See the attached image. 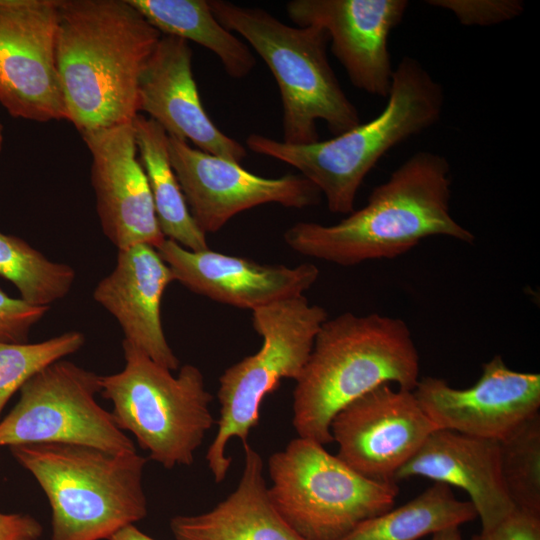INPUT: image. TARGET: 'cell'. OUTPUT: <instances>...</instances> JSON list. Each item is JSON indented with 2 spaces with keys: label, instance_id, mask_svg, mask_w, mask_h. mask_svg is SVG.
Returning <instances> with one entry per match:
<instances>
[{
  "label": "cell",
  "instance_id": "1",
  "mask_svg": "<svg viewBox=\"0 0 540 540\" xmlns=\"http://www.w3.org/2000/svg\"><path fill=\"white\" fill-rule=\"evenodd\" d=\"M161 35L128 0H59L56 65L80 134L139 114L140 76Z\"/></svg>",
  "mask_w": 540,
  "mask_h": 540
},
{
  "label": "cell",
  "instance_id": "2",
  "mask_svg": "<svg viewBox=\"0 0 540 540\" xmlns=\"http://www.w3.org/2000/svg\"><path fill=\"white\" fill-rule=\"evenodd\" d=\"M450 166L421 151L375 187L364 207L334 225L298 222L284 233L297 253L341 266L397 257L432 236L472 243L474 235L450 213Z\"/></svg>",
  "mask_w": 540,
  "mask_h": 540
},
{
  "label": "cell",
  "instance_id": "3",
  "mask_svg": "<svg viewBox=\"0 0 540 540\" xmlns=\"http://www.w3.org/2000/svg\"><path fill=\"white\" fill-rule=\"evenodd\" d=\"M418 381V350L402 319L343 313L316 334L295 381L292 425L298 437L331 443V421L347 404L382 384L413 391Z\"/></svg>",
  "mask_w": 540,
  "mask_h": 540
},
{
  "label": "cell",
  "instance_id": "4",
  "mask_svg": "<svg viewBox=\"0 0 540 540\" xmlns=\"http://www.w3.org/2000/svg\"><path fill=\"white\" fill-rule=\"evenodd\" d=\"M387 98L375 118L332 139L294 145L253 133L246 145L296 168L319 189L332 213L350 214L363 180L379 159L436 123L444 105L441 84L409 56L394 69Z\"/></svg>",
  "mask_w": 540,
  "mask_h": 540
},
{
  "label": "cell",
  "instance_id": "5",
  "mask_svg": "<svg viewBox=\"0 0 540 540\" xmlns=\"http://www.w3.org/2000/svg\"><path fill=\"white\" fill-rule=\"evenodd\" d=\"M9 450L47 497L50 540H108L147 516L143 476L148 458L137 451L61 443Z\"/></svg>",
  "mask_w": 540,
  "mask_h": 540
},
{
  "label": "cell",
  "instance_id": "6",
  "mask_svg": "<svg viewBox=\"0 0 540 540\" xmlns=\"http://www.w3.org/2000/svg\"><path fill=\"white\" fill-rule=\"evenodd\" d=\"M208 3L219 23L241 35L272 72L283 105V142L318 141V120L335 136L361 123L329 63V37L324 29L290 26L264 9L230 1Z\"/></svg>",
  "mask_w": 540,
  "mask_h": 540
},
{
  "label": "cell",
  "instance_id": "7",
  "mask_svg": "<svg viewBox=\"0 0 540 540\" xmlns=\"http://www.w3.org/2000/svg\"><path fill=\"white\" fill-rule=\"evenodd\" d=\"M122 347L124 368L100 377L116 424L164 468L192 465L215 423L201 370L185 364L174 376L133 345L123 341Z\"/></svg>",
  "mask_w": 540,
  "mask_h": 540
},
{
  "label": "cell",
  "instance_id": "8",
  "mask_svg": "<svg viewBox=\"0 0 540 540\" xmlns=\"http://www.w3.org/2000/svg\"><path fill=\"white\" fill-rule=\"evenodd\" d=\"M327 319L326 310L310 304L304 295L252 311V325L262 345L256 353L229 366L219 378L217 432L205 456L216 483L225 480L232 463L226 454L228 443L234 438L247 442L259 423L264 398L282 379L297 380Z\"/></svg>",
  "mask_w": 540,
  "mask_h": 540
},
{
  "label": "cell",
  "instance_id": "9",
  "mask_svg": "<svg viewBox=\"0 0 540 540\" xmlns=\"http://www.w3.org/2000/svg\"><path fill=\"white\" fill-rule=\"evenodd\" d=\"M269 497L304 540H340L361 522L391 509L397 483L370 480L324 445L301 437L268 458Z\"/></svg>",
  "mask_w": 540,
  "mask_h": 540
},
{
  "label": "cell",
  "instance_id": "10",
  "mask_svg": "<svg viewBox=\"0 0 540 540\" xmlns=\"http://www.w3.org/2000/svg\"><path fill=\"white\" fill-rule=\"evenodd\" d=\"M100 377L64 359L46 366L20 388L18 402L0 421V447L61 443L137 451L97 402Z\"/></svg>",
  "mask_w": 540,
  "mask_h": 540
},
{
  "label": "cell",
  "instance_id": "11",
  "mask_svg": "<svg viewBox=\"0 0 540 540\" xmlns=\"http://www.w3.org/2000/svg\"><path fill=\"white\" fill-rule=\"evenodd\" d=\"M59 0H0V104L15 118L66 119L56 65Z\"/></svg>",
  "mask_w": 540,
  "mask_h": 540
},
{
  "label": "cell",
  "instance_id": "12",
  "mask_svg": "<svg viewBox=\"0 0 540 540\" xmlns=\"http://www.w3.org/2000/svg\"><path fill=\"white\" fill-rule=\"evenodd\" d=\"M168 150L190 213L205 234L219 231L235 215L259 205L302 209L321 201L319 189L301 174L261 177L172 136Z\"/></svg>",
  "mask_w": 540,
  "mask_h": 540
},
{
  "label": "cell",
  "instance_id": "13",
  "mask_svg": "<svg viewBox=\"0 0 540 540\" xmlns=\"http://www.w3.org/2000/svg\"><path fill=\"white\" fill-rule=\"evenodd\" d=\"M436 429L413 391L391 384L347 404L330 424L336 455L362 476L383 483H396V473Z\"/></svg>",
  "mask_w": 540,
  "mask_h": 540
},
{
  "label": "cell",
  "instance_id": "14",
  "mask_svg": "<svg viewBox=\"0 0 540 540\" xmlns=\"http://www.w3.org/2000/svg\"><path fill=\"white\" fill-rule=\"evenodd\" d=\"M413 393L438 429L500 441L539 412L540 374L512 370L495 355L471 387L454 388L428 376L419 379Z\"/></svg>",
  "mask_w": 540,
  "mask_h": 540
},
{
  "label": "cell",
  "instance_id": "15",
  "mask_svg": "<svg viewBox=\"0 0 540 540\" xmlns=\"http://www.w3.org/2000/svg\"><path fill=\"white\" fill-rule=\"evenodd\" d=\"M407 7L405 0H292L286 4L297 26L326 31L332 53L356 88L380 97L388 96L394 71L388 38Z\"/></svg>",
  "mask_w": 540,
  "mask_h": 540
},
{
  "label": "cell",
  "instance_id": "16",
  "mask_svg": "<svg viewBox=\"0 0 540 540\" xmlns=\"http://www.w3.org/2000/svg\"><path fill=\"white\" fill-rule=\"evenodd\" d=\"M132 121L81 136L92 157L91 183L105 236L118 250L139 244L157 249L165 237L137 155Z\"/></svg>",
  "mask_w": 540,
  "mask_h": 540
},
{
  "label": "cell",
  "instance_id": "17",
  "mask_svg": "<svg viewBox=\"0 0 540 540\" xmlns=\"http://www.w3.org/2000/svg\"><path fill=\"white\" fill-rule=\"evenodd\" d=\"M138 110L168 136L191 141L205 153L238 164L247 156L206 113L192 72V49L182 38L161 35L140 76Z\"/></svg>",
  "mask_w": 540,
  "mask_h": 540
},
{
  "label": "cell",
  "instance_id": "18",
  "mask_svg": "<svg viewBox=\"0 0 540 540\" xmlns=\"http://www.w3.org/2000/svg\"><path fill=\"white\" fill-rule=\"evenodd\" d=\"M157 251L174 279L192 292L252 311L303 295L319 277V269L312 263L295 267L261 264L210 249L188 250L169 239Z\"/></svg>",
  "mask_w": 540,
  "mask_h": 540
},
{
  "label": "cell",
  "instance_id": "19",
  "mask_svg": "<svg viewBox=\"0 0 540 540\" xmlns=\"http://www.w3.org/2000/svg\"><path fill=\"white\" fill-rule=\"evenodd\" d=\"M172 281L173 273L157 249L139 244L118 250L114 270L93 292L94 300L120 324L123 341L171 371L180 362L165 337L160 305Z\"/></svg>",
  "mask_w": 540,
  "mask_h": 540
},
{
  "label": "cell",
  "instance_id": "20",
  "mask_svg": "<svg viewBox=\"0 0 540 540\" xmlns=\"http://www.w3.org/2000/svg\"><path fill=\"white\" fill-rule=\"evenodd\" d=\"M415 476L464 490L482 529L495 526L515 510L501 474L498 441L436 429L394 481Z\"/></svg>",
  "mask_w": 540,
  "mask_h": 540
},
{
  "label": "cell",
  "instance_id": "21",
  "mask_svg": "<svg viewBox=\"0 0 540 540\" xmlns=\"http://www.w3.org/2000/svg\"><path fill=\"white\" fill-rule=\"evenodd\" d=\"M236 488L212 509L170 520L176 540H304L280 516L268 493L261 455L244 442Z\"/></svg>",
  "mask_w": 540,
  "mask_h": 540
},
{
  "label": "cell",
  "instance_id": "22",
  "mask_svg": "<svg viewBox=\"0 0 540 540\" xmlns=\"http://www.w3.org/2000/svg\"><path fill=\"white\" fill-rule=\"evenodd\" d=\"M132 123L138 158L148 180L163 236L188 250L209 249L206 234L193 219L172 168L167 133L154 120L140 113Z\"/></svg>",
  "mask_w": 540,
  "mask_h": 540
},
{
  "label": "cell",
  "instance_id": "23",
  "mask_svg": "<svg viewBox=\"0 0 540 540\" xmlns=\"http://www.w3.org/2000/svg\"><path fill=\"white\" fill-rule=\"evenodd\" d=\"M162 35L195 42L214 53L226 73L246 77L255 67L247 44L222 26L208 0H128Z\"/></svg>",
  "mask_w": 540,
  "mask_h": 540
},
{
  "label": "cell",
  "instance_id": "24",
  "mask_svg": "<svg viewBox=\"0 0 540 540\" xmlns=\"http://www.w3.org/2000/svg\"><path fill=\"white\" fill-rule=\"evenodd\" d=\"M476 518L470 501L457 499L450 486L434 482L404 505L361 522L340 540H418Z\"/></svg>",
  "mask_w": 540,
  "mask_h": 540
},
{
  "label": "cell",
  "instance_id": "25",
  "mask_svg": "<svg viewBox=\"0 0 540 540\" xmlns=\"http://www.w3.org/2000/svg\"><path fill=\"white\" fill-rule=\"evenodd\" d=\"M0 276L12 282L28 304L50 307L69 293L75 270L49 260L23 239L0 232Z\"/></svg>",
  "mask_w": 540,
  "mask_h": 540
},
{
  "label": "cell",
  "instance_id": "26",
  "mask_svg": "<svg viewBox=\"0 0 540 540\" xmlns=\"http://www.w3.org/2000/svg\"><path fill=\"white\" fill-rule=\"evenodd\" d=\"M498 444L503 482L515 509L540 516V412Z\"/></svg>",
  "mask_w": 540,
  "mask_h": 540
},
{
  "label": "cell",
  "instance_id": "27",
  "mask_svg": "<svg viewBox=\"0 0 540 540\" xmlns=\"http://www.w3.org/2000/svg\"><path fill=\"white\" fill-rule=\"evenodd\" d=\"M85 343V336L69 331L37 343L0 341V415L13 394L46 366L71 355Z\"/></svg>",
  "mask_w": 540,
  "mask_h": 540
},
{
  "label": "cell",
  "instance_id": "28",
  "mask_svg": "<svg viewBox=\"0 0 540 540\" xmlns=\"http://www.w3.org/2000/svg\"><path fill=\"white\" fill-rule=\"evenodd\" d=\"M430 5L452 11L465 25H492L511 20L523 11L516 0H432Z\"/></svg>",
  "mask_w": 540,
  "mask_h": 540
},
{
  "label": "cell",
  "instance_id": "29",
  "mask_svg": "<svg viewBox=\"0 0 540 540\" xmlns=\"http://www.w3.org/2000/svg\"><path fill=\"white\" fill-rule=\"evenodd\" d=\"M49 309L12 298L0 289V341L25 343L31 328Z\"/></svg>",
  "mask_w": 540,
  "mask_h": 540
},
{
  "label": "cell",
  "instance_id": "30",
  "mask_svg": "<svg viewBox=\"0 0 540 540\" xmlns=\"http://www.w3.org/2000/svg\"><path fill=\"white\" fill-rule=\"evenodd\" d=\"M469 540H540V516L515 509L508 517Z\"/></svg>",
  "mask_w": 540,
  "mask_h": 540
},
{
  "label": "cell",
  "instance_id": "31",
  "mask_svg": "<svg viewBox=\"0 0 540 540\" xmlns=\"http://www.w3.org/2000/svg\"><path fill=\"white\" fill-rule=\"evenodd\" d=\"M41 523L27 513L0 512V540H39Z\"/></svg>",
  "mask_w": 540,
  "mask_h": 540
},
{
  "label": "cell",
  "instance_id": "32",
  "mask_svg": "<svg viewBox=\"0 0 540 540\" xmlns=\"http://www.w3.org/2000/svg\"><path fill=\"white\" fill-rule=\"evenodd\" d=\"M108 540H156L139 530L134 524L127 525L115 532Z\"/></svg>",
  "mask_w": 540,
  "mask_h": 540
},
{
  "label": "cell",
  "instance_id": "33",
  "mask_svg": "<svg viewBox=\"0 0 540 540\" xmlns=\"http://www.w3.org/2000/svg\"><path fill=\"white\" fill-rule=\"evenodd\" d=\"M431 540H462L459 529L452 528L432 535Z\"/></svg>",
  "mask_w": 540,
  "mask_h": 540
},
{
  "label": "cell",
  "instance_id": "34",
  "mask_svg": "<svg viewBox=\"0 0 540 540\" xmlns=\"http://www.w3.org/2000/svg\"><path fill=\"white\" fill-rule=\"evenodd\" d=\"M3 125L2 123L0 122V152L2 150V147H3V142H4V136H3Z\"/></svg>",
  "mask_w": 540,
  "mask_h": 540
}]
</instances>
